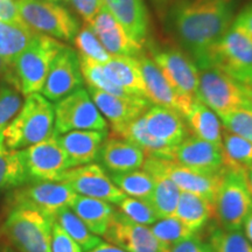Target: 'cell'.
I'll use <instances>...</instances> for the list:
<instances>
[{
  "instance_id": "47",
  "label": "cell",
  "mask_w": 252,
  "mask_h": 252,
  "mask_svg": "<svg viewBox=\"0 0 252 252\" xmlns=\"http://www.w3.org/2000/svg\"><path fill=\"white\" fill-rule=\"evenodd\" d=\"M15 1L17 0H0V19L17 25H26L18 13Z\"/></svg>"
},
{
  "instance_id": "9",
  "label": "cell",
  "mask_w": 252,
  "mask_h": 252,
  "mask_svg": "<svg viewBox=\"0 0 252 252\" xmlns=\"http://www.w3.org/2000/svg\"><path fill=\"white\" fill-rule=\"evenodd\" d=\"M54 112L56 135L70 131H108V122L83 87L56 102Z\"/></svg>"
},
{
  "instance_id": "20",
  "label": "cell",
  "mask_w": 252,
  "mask_h": 252,
  "mask_svg": "<svg viewBox=\"0 0 252 252\" xmlns=\"http://www.w3.org/2000/svg\"><path fill=\"white\" fill-rule=\"evenodd\" d=\"M172 160L207 173H217L224 168L222 149L193 134L173 147Z\"/></svg>"
},
{
  "instance_id": "50",
  "label": "cell",
  "mask_w": 252,
  "mask_h": 252,
  "mask_svg": "<svg viewBox=\"0 0 252 252\" xmlns=\"http://www.w3.org/2000/svg\"><path fill=\"white\" fill-rule=\"evenodd\" d=\"M242 228L244 230L245 237H247L248 241L252 244V212L249 214L247 219H245Z\"/></svg>"
},
{
  "instance_id": "4",
  "label": "cell",
  "mask_w": 252,
  "mask_h": 252,
  "mask_svg": "<svg viewBox=\"0 0 252 252\" xmlns=\"http://www.w3.org/2000/svg\"><path fill=\"white\" fill-rule=\"evenodd\" d=\"M64 46L54 37L36 33L30 45L18 55L12 69L25 97L41 93L50 65Z\"/></svg>"
},
{
  "instance_id": "24",
  "label": "cell",
  "mask_w": 252,
  "mask_h": 252,
  "mask_svg": "<svg viewBox=\"0 0 252 252\" xmlns=\"http://www.w3.org/2000/svg\"><path fill=\"white\" fill-rule=\"evenodd\" d=\"M145 153L130 141L118 137H108L102 145L98 160L109 173L135 171L144 166Z\"/></svg>"
},
{
  "instance_id": "11",
  "label": "cell",
  "mask_w": 252,
  "mask_h": 252,
  "mask_svg": "<svg viewBox=\"0 0 252 252\" xmlns=\"http://www.w3.org/2000/svg\"><path fill=\"white\" fill-rule=\"evenodd\" d=\"M145 47H147V54L161 70L166 80L179 93L196 97L200 70L184 50L174 46L152 43L151 41H147Z\"/></svg>"
},
{
  "instance_id": "26",
  "label": "cell",
  "mask_w": 252,
  "mask_h": 252,
  "mask_svg": "<svg viewBox=\"0 0 252 252\" xmlns=\"http://www.w3.org/2000/svg\"><path fill=\"white\" fill-rule=\"evenodd\" d=\"M174 217L194 234H198L215 217V207L213 202L200 195L181 191Z\"/></svg>"
},
{
  "instance_id": "33",
  "label": "cell",
  "mask_w": 252,
  "mask_h": 252,
  "mask_svg": "<svg viewBox=\"0 0 252 252\" xmlns=\"http://www.w3.org/2000/svg\"><path fill=\"white\" fill-rule=\"evenodd\" d=\"M222 151L225 168L245 171L252 166V141L225 128L222 132Z\"/></svg>"
},
{
  "instance_id": "3",
  "label": "cell",
  "mask_w": 252,
  "mask_h": 252,
  "mask_svg": "<svg viewBox=\"0 0 252 252\" xmlns=\"http://www.w3.org/2000/svg\"><path fill=\"white\" fill-rule=\"evenodd\" d=\"M5 145L19 151L55 134L54 105L40 93L26 97L20 111L2 132Z\"/></svg>"
},
{
  "instance_id": "10",
  "label": "cell",
  "mask_w": 252,
  "mask_h": 252,
  "mask_svg": "<svg viewBox=\"0 0 252 252\" xmlns=\"http://www.w3.org/2000/svg\"><path fill=\"white\" fill-rule=\"evenodd\" d=\"M143 169L150 174L165 175L181 191L200 195L214 203L224 168L217 173H207L181 165L172 159L146 158Z\"/></svg>"
},
{
  "instance_id": "5",
  "label": "cell",
  "mask_w": 252,
  "mask_h": 252,
  "mask_svg": "<svg viewBox=\"0 0 252 252\" xmlns=\"http://www.w3.org/2000/svg\"><path fill=\"white\" fill-rule=\"evenodd\" d=\"M21 20L36 33L72 42L80 31V23L70 11L49 0H17Z\"/></svg>"
},
{
  "instance_id": "30",
  "label": "cell",
  "mask_w": 252,
  "mask_h": 252,
  "mask_svg": "<svg viewBox=\"0 0 252 252\" xmlns=\"http://www.w3.org/2000/svg\"><path fill=\"white\" fill-rule=\"evenodd\" d=\"M28 184L26 171L19 151L9 150L0 132V194Z\"/></svg>"
},
{
  "instance_id": "21",
  "label": "cell",
  "mask_w": 252,
  "mask_h": 252,
  "mask_svg": "<svg viewBox=\"0 0 252 252\" xmlns=\"http://www.w3.org/2000/svg\"><path fill=\"white\" fill-rule=\"evenodd\" d=\"M143 118L150 134L169 147L178 146L190 133L180 113L165 106L152 104Z\"/></svg>"
},
{
  "instance_id": "41",
  "label": "cell",
  "mask_w": 252,
  "mask_h": 252,
  "mask_svg": "<svg viewBox=\"0 0 252 252\" xmlns=\"http://www.w3.org/2000/svg\"><path fill=\"white\" fill-rule=\"evenodd\" d=\"M223 128L252 141V102L220 116Z\"/></svg>"
},
{
  "instance_id": "51",
  "label": "cell",
  "mask_w": 252,
  "mask_h": 252,
  "mask_svg": "<svg viewBox=\"0 0 252 252\" xmlns=\"http://www.w3.org/2000/svg\"><path fill=\"white\" fill-rule=\"evenodd\" d=\"M244 176H245V181H247L248 189H249V191H250V194L252 196V166L248 167V168L245 169Z\"/></svg>"
},
{
  "instance_id": "55",
  "label": "cell",
  "mask_w": 252,
  "mask_h": 252,
  "mask_svg": "<svg viewBox=\"0 0 252 252\" xmlns=\"http://www.w3.org/2000/svg\"><path fill=\"white\" fill-rule=\"evenodd\" d=\"M49 1L56 2V4H65V2H69V0H49Z\"/></svg>"
},
{
  "instance_id": "27",
  "label": "cell",
  "mask_w": 252,
  "mask_h": 252,
  "mask_svg": "<svg viewBox=\"0 0 252 252\" xmlns=\"http://www.w3.org/2000/svg\"><path fill=\"white\" fill-rule=\"evenodd\" d=\"M185 121L191 134L222 149V123L219 116L201 100L195 98Z\"/></svg>"
},
{
  "instance_id": "22",
  "label": "cell",
  "mask_w": 252,
  "mask_h": 252,
  "mask_svg": "<svg viewBox=\"0 0 252 252\" xmlns=\"http://www.w3.org/2000/svg\"><path fill=\"white\" fill-rule=\"evenodd\" d=\"M108 131H70L58 135V140L69 160L70 168L93 163L98 159Z\"/></svg>"
},
{
  "instance_id": "34",
  "label": "cell",
  "mask_w": 252,
  "mask_h": 252,
  "mask_svg": "<svg viewBox=\"0 0 252 252\" xmlns=\"http://www.w3.org/2000/svg\"><path fill=\"white\" fill-rule=\"evenodd\" d=\"M109 176L126 196L149 202L154 189L153 176L149 172L135 169L125 173H109Z\"/></svg>"
},
{
  "instance_id": "32",
  "label": "cell",
  "mask_w": 252,
  "mask_h": 252,
  "mask_svg": "<svg viewBox=\"0 0 252 252\" xmlns=\"http://www.w3.org/2000/svg\"><path fill=\"white\" fill-rule=\"evenodd\" d=\"M154 180V189L149 203L156 212L158 219L174 217L181 190L173 181L161 174H151Z\"/></svg>"
},
{
  "instance_id": "28",
  "label": "cell",
  "mask_w": 252,
  "mask_h": 252,
  "mask_svg": "<svg viewBox=\"0 0 252 252\" xmlns=\"http://www.w3.org/2000/svg\"><path fill=\"white\" fill-rule=\"evenodd\" d=\"M70 209L96 236L105 234L116 210L111 203L78 194L71 203Z\"/></svg>"
},
{
  "instance_id": "17",
  "label": "cell",
  "mask_w": 252,
  "mask_h": 252,
  "mask_svg": "<svg viewBox=\"0 0 252 252\" xmlns=\"http://www.w3.org/2000/svg\"><path fill=\"white\" fill-rule=\"evenodd\" d=\"M137 59L139 61L141 71H143L145 86L147 90V98L150 99V102L156 105L174 110L185 118L196 97L186 96V94L179 93L166 80L161 70L158 68L151 56L145 53V50Z\"/></svg>"
},
{
  "instance_id": "48",
  "label": "cell",
  "mask_w": 252,
  "mask_h": 252,
  "mask_svg": "<svg viewBox=\"0 0 252 252\" xmlns=\"http://www.w3.org/2000/svg\"><path fill=\"white\" fill-rule=\"evenodd\" d=\"M1 80H14L17 82L12 65L8 64L4 59L0 58V81Z\"/></svg>"
},
{
  "instance_id": "6",
  "label": "cell",
  "mask_w": 252,
  "mask_h": 252,
  "mask_svg": "<svg viewBox=\"0 0 252 252\" xmlns=\"http://www.w3.org/2000/svg\"><path fill=\"white\" fill-rule=\"evenodd\" d=\"M215 217L226 230H242L252 212V196L245 181L243 169H223L215 202Z\"/></svg>"
},
{
  "instance_id": "53",
  "label": "cell",
  "mask_w": 252,
  "mask_h": 252,
  "mask_svg": "<svg viewBox=\"0 0 252 252\" xmlns=\"http://www.w3.org/2000/svg\"><path fill=\"white\" fill-rule=\"evenodd\" d=\"M171 1L172 0H153V2L156 4L157 7H159V9L168 7L169 4H171Z\"/></svg>"
},
{
  "instance_id": "23",
  "label": "cell",
  "mask_w": 252,
  "mask_h": 252,
  "mask_svg": "<svg viewBox=\"0 0 252 252\" xmlns=\"http://www.w3.org/2000/svg\"><path fill=\"white\" fill-rule=\"evenodd\" d=\"M103 5L145 47L150 35V13L144 0H103Z\"/></svg>"
},
{
  "instance_id": "52",
  "label": "cell",
  "mask_w": 252,
  "mask_h": 252,
  "mask_svg": "<svg viewBox=\"0 0 252 252\" xmlns=\"http://www.w3.org/2000/svg\"><path fill=\"white\" fill-rule=\"evenodd\" d=\"M0 252H15V250L5 241L0 239Z\"/></svg>"
},
{
  "instance_id": "14",
  "label": "cell",
  "mask_w": 252,
  "mask_h": 252,
  "mask_svg": "<svg viewBox=\"0 0 252 252\" xmlns=\"http://www.w3.org/2000/svg\"><path fill=\"white\" fill-rule=\"evenodd\" d=\"M59 181L67 184L78 195L98 198L111 204H118L126 196L98 163L69 168Z\"/></svg>"
},
{
  "instance_id": "12",
  "label": "cell",
  "mask_w": 252,
  "mask_h": 252,
  "mask_svg": "<svg viewBox=\"0 0 252 252\" xmlns=\"http://www.w3.org/2000/svg\"><path fill=\"white\" fill-rule=\"evenodd\" d=\"M19 153L28 182H58L63 173L70 168L56 134L19 151Z\"/></svg>"
},
{
  "instance_id": "44",
  "label": "cell",
  "mask_w": 252,
  "mask_h": 252,
  "mask_svg": "<svg viewBox=\"0 0 252 252\" xmlns=\"http://www.w3.org/2000/svg\"><path fill=\"white\" fill-rule=\"evenodd\" d=\"M84 23L90 24L103 8V0H69Z\"/></svg>"
},
{
  "instance_id": "46",
  "label": "cell",
  "mask_w": 252,
  "mask_h": 252,
  "mask_svg": "<svg viewBox=\"0 0 252 252\" xmlns=\"http://www.w3.org/2000/svg\"><path fill=\"white\" fill-rule=\"evenodd\" d=\"M238 30H241L252 41V1L245 5L241 11L236 14L234 23Z\"/></svg>"
},
{
  "instance_id": "25",
  "label": "cell",
  "mask_w": 252,
  "mask_h": 252,
  "mask_svg": "<svg viewBox=\"0 0 252 252\" xmlns=\"http://www.w3.org/2000/svg\"><path fill=\"white\" fill-rule=\"evenodd\" d=\"M103 69L106 77L125 93L149 99L143 71L137 58L112 56L108 62L104 63Z\"/></svg>"
},
{
  "instance_id": "16",
  "label": "cell",
  "mask_w": 252,
  "mask_h": 252,
  "mask_svg": "<svg viewBox=\"0 0 252 252\" xmlns=\"http://www.w3.org/2000/svg\"><path fill=\"white\" fill-rule=\"evenodd\" d=\"M83 83L77 52L64 46L50 65L41 94L56 103L83 87Z\"/></svg>"
},
{
  "instance_id": "45",
  "label": "cell",
  "mask_w": 252,
  "mask_h": 252,
  "mask_svg": "<svg viewBox=\"0 0 252 252\" xmlns=\"http://www.w3.org/2000/svg\"><path fill=\"white\" fill-rule=\"evenodd\" d=\"M169 252H213V250L207 242L198 237V235H195L193 237L173 245Z\"/></svg>"
},
{
  "instance_id": "37",
  "label": "cell",
  "mask_w": 252,
  "mask_h": 252,
  "mask_svg": "<svg viewBox=\"0 0 252 252\" xmlns=\"http://www.w3.org/2000/svg\"><path fill=\"white\" fill-rule=\"evenodd\" d=\"M23 106V94L14 80L0 81V132H4Z\"/></svg>"
},
{
  "instance_id": "43",
  "label": "cell",
  "mask_w": 252,
  "mask_h": 252,
  "mask_svg": "<svg viewBox=\"0 0 252 252\" xmlns=\"http://www.w3.org/2000/svg\"><path fill=\"white\" fill-rule=\"evenodd\" d=\"M50 252H83V250L54 220L52 228Z\"/></svg>"
},
{
  "instance_id": "42",
  "label": "cell",
  "mask_w": 252,
  "mask_h": 252,
  "mask_svg": "<svg viewBox=\"0 0 252 252\" xmlns=\"http://www.w3.org/2000/svg\"><path fill=\"white\" fill-rule=\"evenodd\" d=\"M118 210L127 216L128 219L138 223V224L143 225H152L156 223L158 216L153 208L147 201L139 200V198H134L130 196H125L118 204Z\"/></svg>"
},
{
  "instance_id": "15",
  "label": "cell",
  "mask_w": 252,
  "mask_h": 252,
  "mask_svg": "<svg viewBox=\"0 0 252 252\" xmlns=\"http://www.w3.org/2000/svg\"><path fill=\"white\" fill-rule=\"evenodd\" d=\"M103 236L110 244L126 252H169L171 250V248L161 243L153 235L150 226L138 224L119 210H115Z\"/></svg>"
},
{
  "instance_id": "40",
  "label": "cell",
  "mask_w": 252,
  "mask_h": 252,
  "mask_svg": "<svg viewBox=\"0 0 252 252\" xmlns=\"http://www.w3.org/2000/svg\"><path fill=\"white\" fill-rule=\"evenodd\" d=\"M72 42L77 48V53L81 55L87 56L91 60L102 63H106L112 58L108 50L104 48L98 37H97L90 25L84 24L77 32L76 36Z\"/></svg>"
},
{
  "instance_id": "1",
  "label": "cell",
  "mask_w": 252,
  "mask_h": 252,
  "mask_svg": "<svg viewBox=\"0 0 252 252\" xmlns=\"http://www.w3.org/2000/svg\"><path fill=\"white\" fill-rule=\"evenodd\" d=\"M238 0H175L166 25L198 70L210 67L213 49L231 27Z\"/></svg>"
},
{
  "instance_id": "29",
  "label": "cell",
  "mask_w": 252,
  "mask_h": 252,
  "mask_svg": "<svg viewBox=\"0 0 252 252\" xmlns=\"http://www.w3.org/2000/svg\"><path fill=\"white\" fill-rule=\"evenodd\" d=\"M113 137L123 138L130 141L135 146L143 150L146 158H161V159H172L173 147L167 146L161 141L157 140L153 135L147 131L143 116L134 119L124 127L119 128L117 132L112 133Z\"/></svg>"
},
{
  "instance_id": "35",
  "label": "cell",
  "mask_w": 252,
  "mask_h": 252,
  "mask_svg": "<svg viewBox=\"0 0 252 252\" xmlns=\"http://www.w3.org/2000/svg\"><path fill=\"white\" fill-rule=\"evenodd\" d=\"M54 220L64 230L76 243L80 245L83 251H90L91 249L102 243V239L98 236L94 235L88 229V226L82 222V220L69 207L62 208L55 214Z\"/></svg>"
},
{
  "instance_id": "7",
  "label": "cell",
  "mask_w": 252,
  "mask_h": 252,
  "mask_svg": "<svg viewBox=\"0 0 252 252\" xmlns=\"http://www.w3.org/2000/svg\"><path fill=\"white\" fill-rule=\"evenodd\" d=\"M210 67L223 71L242 86L252 83V41L231 25L213 49Z\"/></svg>"
},
{
  "instance_id": "31",
  "label": "cell",
  "mask_w": 252,
  "mask_h": 252,
  "mask_svg": "<svg viewBox=\"0 0 252 252\" xmlns=\"http://www.w3.org/2000/svg\"><path fill=\"white\" fill-rule=\"evenodd\" d=\"M35 34L36 32L26 25H17L0 19V58L12 65Z\"/></svg>"
},
{
  "instance_id": "54",
  "label": "cell",
  "mask_w": 252,
  "mask_h": 252,
  "mask_svg": "<svg viewBox=\"0 0 252 252\" xmlns=\"http://www.w3.org/2000/svg\"><path fill=\"white\" fill-rule=\"evenodd\" d=\"M244 90H245V94H247L248 98L252 102V83L249 84V86H245Z\"/></svg>"
},
{
  "instance_id": "36",
  "label": "cell",
  "mask_w": 252,
  "mask_h": 252,
  "mask_svg": "<svg viewBox=\"0 0 252 252\" xmlns=\"http://www.w3.org/2000/svg\"><path fill=\"white\" fill-rule=\"evenodd\" d=\"M78 54V53H77ZM78 59H80V65L81 71L83 80L86 81L87 86L96 88L102 91H105L113 96L121 97V98L125 99H138L140 97L132 96V94L125 93L121 88H118L116 84H113L111 81L106 77L105 72H104L103 64L102 63L91 60L87 56L78 54Z\"/></svg>"
},
{
  "instance_id": "18",
  "label": "cell",
  "mask_w": 252,
  "mask_h": 252,
  "mask_svg": "<svg viewBox=\"0 0 252 252\" xmlns=\"http://www.w3.org/2000/svg\"><path fill=\"white\" fill-rule=\"evenodd\" d=\"M88 25H90L100 43L111 56L138 58L144 53L145 47L138 43L104 6Z\"/></svg>"
},
{
  "instance_id": "19",
  "label": "cell",
  "mask_w": 252,
  "mask_h": 252,
  "mask_svg": "<svg viewBox=\"0 0 252 252\" xmlns=\"http://www.w3.org/2000/svg\"><path fill=\"white\" fill-rule=\"evenodd\" d=\"M87 87L88 93L94 105L102 113L105 121L111 125L112 133L124 127L134 119L139 118L152 105V103L146 98L125 99L96 89V88Z\"/></svg>"
},
{
  "instance_id": "39",
  "label": "cell",
  "mask_w": 252,
  "mask_h": 252,
  "mask_svg": "<svg viewBox=\"0 0 252 252\" xmlns=\"http://www.w3.org/2000/svg\"><path fill=\"white\" fill-rule=\"evenodd\" d=\"M153 235L159 239L161 243L167 247L172 248L173 245L180 243V242L188 239L193 236L197 235L190 231L184 223L175 217H168V219H160L156 223L150 226Z\"/></svg>"
},
{
  "instance_id": "49",
  "label": "cell",
  "mask_w": 252,
  "mask_h": 252,
  "mask_svg": "<svg viewBox=\"0 0 252 252\" xmlns=\"http://www.w3.org/2000/svg\"><path fill=\"white\" fill-rule=\"evenodd\" d=\"M88 252H126L123 250V249L116 247V245H112L110 243H99L97 247H94V249H91L90 251Z\"/></svg>"
},
{
  "instance_id": "13",
  "label": "cell",
  "mask_w": 252,
  "mask_h": 252,
  "mask_svg": "<svg viewBox=\"0 0 252 252\" xmlns=\"http://www.w3.org/2000/svg\"><path fill=\"white\" fill-rule=\"evenodd\" d=\"M77 194L63 182H28L7 194L6 203L26 204L54 217L62 208L69 207Z\"/></svg>"
},
{
  "instance_id": "8",
  "label": "cell",
  "mask_w": 252,
  "mask_h": 252,
  "mask_svg": "<svg viewBox=\"0 0 252 252\" xmlns=\"http://www.w3.org/2000/svg\"><path fill=\"white\" fill-rule=\"evenodd\" d=\"M196 98L219 117L251 102L244 86L215 67L200 70Z\"/></svg>"
},
{
  "instance_id": "38",
  "label": "cell",
  "mask_w": 252,
  "mask_h": 252,
  "mask_svg": "<svg viewBox=\"0 0 252 252\" xmlns=\"http://www.w3.org/2000/svg\"><path fill=\"white\" fill-rule=\"evenodd\" d=\"M208 244L213 252H252V244L242 230L213 229Z\"/></svg>"
},
{
  "instance_id": "2",
  "label": "cell",
  "mask_w": 252,
  "mask_h": 252,
  "mask_svg": "<svg viewBox=\"0 0 252 252\" xmlns=\"http://www.w3.org/2000/svg\"><path fill=\"white\" fill-rule=\"evenodd\" d=\"M54 217L26 204L5 203L0 239L19 252H50Z\"/></svg>"
}]
</instances>
